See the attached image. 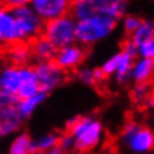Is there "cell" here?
Segmentation results:
<instances>
[{
    "label": "cell",
    "mask_w": 154,
    "mask_h": 154,
    "mask_svg": "<svg viewBox=\"0 0 154 154\" xmlns=\"http://www.w3.org/2000/svg\"><path fill=\"white\" fill-rule=\"evenodd\" d=\"M65 129L75 138V150L88 153L101 144L102 123L94 116H73L65 123Z\"/></svg>",
    "instance_id": "obj_1"
},
{
    "label": "cell",
    "mask_w": 154,
    "mask_h": 154,
    "mask_svg": "<svg viewBox=\"0 0 154 154\" xmlns=\"http://www.w3.org/2000/svg\"><path fill=\"white\" fill-rule=\"evenodd\" d=\"M128 0H75L71 14L77 21L82 18L101 14L114 20H119L125 16Z\"/></svg>",
    "instance_id": "obj_2"
},
{
    "label": "cell",
    "mask_w": 154,
    "mask_h": 154,
    "mask_svg": "<svg viewBox=\"0 0 154 154\" xmlns=\"http://www.w3.org/2000/svg\"><path fill=\"white\" fill-rule=\"evenodd\" d=\"M116 28V20L107 16L94 14L77 21V42L80 45L91 46L106 39L114 33Z\"/></svg>",
    "instance_id": "obj_3"
},
{
    "label": "cell",
    "mask_w": 154,
    "mask_h": 154,
    "mask_svg": "<svg viewBox=\"0 0 154 154\" xmlns=\"http://www.w3.org/2000/svg\"><path fill=\"white\" fill-rule=\"evenodd\" d=\"M42 35L51 42L57 50L76 43L77 41V20L72 14L45 22Z\"/></svg>",
    "instance_id": "obj_4"
},
{
    "label": "cell",
    "mask_w": 154,
    "mask_h": 154,
    "mask_svg": "<svg viewBox=\"0 0 154 154\" xmlns=\"http://www.w3.org/2000/svg\"><path fill=\"white\" fill-rule=\"evenodd\" d=\"M12 12L16 18L17 43H32L35 38L42 35L45 21L30 5L18 7L12 9Z\"/></svg>",
    "instance_id": "obj_5"
},
{
    "label": "cell",
    "mask_w": 154,
    "mask_h": 154,
    "mask_svg": "<svg viewBox=\"0 0 154 154\" xmlns=\"http://www.w3.org/2000/svg\"><path fill=\"white\" fill-rule=\"evenodd\" d=\"M122 140L132 153L145 154L154 149V131L136 122H128L122 129Z\"/></svg>",
    "instance_id": "obj_6"
},
{
    "label": "cell",
    "mask_w": 154,
    "mask_h": 154,
    "mask_svg": "<svg viewBox=\"0 0 154 154\" xmlns=\"http://www.w3.org/2000/svg\"><path fill=\"white\" fill-rule=\"evenodd\" d=\"M34 69L39 81L41 91L46 94L56 89L65 80V71H63L54 60L38 61L34 65Z\"/></svg>",
    "instance_id": "obj_7"
},
{
    "label": "cell",
    "mask_w": 154,
    "mask_h": 154,
    "mask_svg": "<svg viewBox=\"0 0 154 154\" xmlns=\"http://www.w3.org/2000/svg\"><path fill=\"white\" fill-rule=\"evenodd\" d=\"M75 0H32L30 7L45 22L71 14Z\"/></svg>",
    "instance_id": "obj_8"
},
{
    "label": "cell",
    "mask_w": 154,
    "mask_h": 154,
    "mask_svg": "<svg viewBox=\"0 0 154 154\" xmlns=\"http://www.w3.org/2000/svg\"><path fill=\"white\" fill-rule=\"evenodd\" d=\"M86 55H88V52H86L85 46L73 43V45L67 46V47L57 50L54 61L63 71H72V69L80 67L84 63Z\"/></svg>",
    "instance_id": "obj_9"
},
{
    "label": "cell",
    "mask_w": 154,
    "mask_h": 154,
    "mask_svg": "<svg viewBox=\"0 0 154 154\" xmlns=\"http://www.w3.org/2000/svg\"><path fill=\"white\" fill-rule=\"evenodd\" d=\"M21 85V67L7 64L0 73V93H8L18 97Z\"/></svg>",
    "instance_id": "obj_10"
},
{
    "label": "cell",
    "mask_w": 154,
    "mask_h": 154,
    "mask_svg": "<svg viewBox=\"0 0 154 154\" xmlns=\"http://www.w3.org/2000/svg\"><path fill=\"white\" fill-rule=\"evenodd\" d=\"M41 93V86L34 67H21V85L18 90V98L26 99Z\"/></svg>",
    "instance_id": "obj_11"
},
{
    "label": "cell",
    "mask_w": 154,
    "mask_h": 154,
    "mask_svg": "<svg viewBox=\"0 0 154 154\" xmlns=\"http://www.w3.org/2000/svg\"><path fill=\"white\" fill-rule=\"evenodd\" d=\"M0 41L5 46L17 43L16 18H14L12 9L2 8V12H0Z\"/></svg>",
    "instance_id": "obj_12"
},
{
    "label": "cell",
    "mask_w": 154,
    "mask_h": 154,
    "mask_svg": "<svg viewBox=\"0 0 154 154\" xmlns=\"http://www.w3.org/2000/svg\"><path fill=\"white\" fill-rule=\"evenodd\" d=\"M22 119L20 118L16 106H8L0 109V134L3 137L16 133L21 127Z\"/></svg>",
    "instance_id": "obj_13"
},
{
    "label": "cell",
    "mask_w": 154,
    "mask_h": 154,
    "mask_svg": "<svg viewBox=\"0 0 154 154\" xmlns=\"http://www.w3.org/2000/svg\"><path fill=\"white\" fill-rule=\"evenodd\" d=\"M5 57L9 64L25 67L32 60L33 54L29 43H13L5 46Z\"/></svg>",
    "instance_id": "obj_14"
},
{
    "label": "cell",
    "mask_w": 154,
    "mask_h": 154,
    "mask_svg": "<svg viewBox=\"0 0 154 154\" xmlns=\"http://www.w3.org/2000/svg\"><path fill=\"white\" fill-rule=\"evenodd\" d=\"M131 77L136 84H149L154 79V59L137 57Z\"/></svg>",
    "instance_id": "obj_15"
},
{
    "label": "cell",
    "mask_w": 154,
    "mask_h": 154,
    "mask_svg": "<svg viewBox=\"0 0 154 154\" xmlns=\"http://www.w3.org/2000/svg\"><path fill=\"white\" fill-rule=\"evenodd\" d=\"M29 45H30V48H32L33 57L37 59L38 61H48V60L55 59L57 48L43 35H39L38 38H35Z\"/></svg>",
    "instance_id": "obj_16"
},
{
    "label": "cell",
    "mask_w": 154,
    "mask_h": 154,
    "mask_svg": "<svg viewBox=\"0 0 154 154\" xmlns=\"http://www.w3.org/2000/svg\"><path fill=\"white\" fill-rule=\"evenodd\" d=\"M118 68H116V72L114 75V79L116 80V82L119 84H125L128 82L129 79H132V68H133V64L136 61L137 57L132 56L131 54L125 52L124 50L118 52Z\"/></svg>",
    "instance_id": "obj_17"
},
{
    "label": "cell",
    "mask_w": 154,
    "mask_h": 154,
    "mask_svg": "<svg viewBox=\"0 0 154 154\" xmlns=\"http://www.w3.org/2000/svg\"><path fill=\"white\" fill-rule=\"evenodd\" d=\"M46 97H47V94L43 93V91H41L39 94L34 95V97H30V98H26V99H20L18 103L16 105V110H17V112L22 120H25V119L32 116L37 107L43 103Z\"/></svg>",
    "instance_id": "obj_18"
},
{
    "label": "cell",
    "mask_w": 154,
    "mask_h": 154,
    "mask_svg": "<svg viewBox=\"0 0 154 154\" xmlns=\"http://www.w3.org/2000/svg\"><path fill=\"white\" fill-rule=\"evenodd\" d=\"M35 152L34 140L28 133H20L12 140L8 154H33Z\"/></svg>",
    "instance_id": "obj_19"
},
{
    "label": "cell",
    "mask_w": 154,
    "mask_h": 154,
    "mask_svg": "<svg viewBox=\"0 0 154 154\" xmlns=\"http://www.w3.org/2000/svg\"><path fill=\"white\" fill-rule=\"evenodd\" d=\"M128 38L132 42H134L137 46H140L144 43V42L154 38V21L142 20L140 26H138Z\"/></svg>",
    "instance_id": "obj_20"
},
{
    "label": "cell",
    "mask_w": 154,
    "mask_h": 154,
    "mask_svg": "<svg viewBox=\"0 0 154 154\" xmlns=\"http://www.w3.org/2000/svg\"><path fill=\"white\" fill-rule=\"evenodd\" d=\"M77 77H79V80L82 84H85L88 86L99 84L106 79V76L103 75L101 68H94V69L81 68V69H79V72H77Z\"/></svg>",
    "instance_id": "obj_21"
},
{
    "label": "cell",
    "mask_w": 154,
    "mask_h": 154,
    "mask_svg": "<svg viewBox=\"0 0 154 154\" xmlns=\"http://www.w3.org/2000/svg\"><path fill=\"white\" fill-rule=\"evenodd\" d=\"M59 137L60 134H57L55 132H48L41 136L39 138L34 140V148L35 152H48L50 149L55 148L59 145Z\"/></svg>",
    "instance_id": "obj_22"
},
{
    "label": "cell",
    "mask_w": 154,
    "mask_h": 154,
    "mask_svg": "<svg viewBox=\"0 0 154 154\" xmlns=\"http://www.w3.org/2000/svg\"><path fill=\"white\" fill-rule=\"evenodd\" d=\"M150 91H152L150 84H136L134 88L132 89V93H131V98L136 103L145 102L149 99Z\"/></svg>",
    "instance_id": "obj_23"
},
{
    "label": "cell",
    "mask_w": 154,
    "mask_h": 154,
    "mask_svg": "<svg viewBox=\"0 0 154 154\" xmlns=\"http://www.w3.org/2000/svg\"><path fill=\"white\" fill-rule=\"evenodd\" d=\"M141 18L137 17V16H133V14H128V16H124L123 17V29L124 32L131 35L134 30H136L138 26L141 24Z\"/></svg>",
    "instance_id": "obj_24"
},
{
    "label": "cell",
    "mask_w": 154,
    "mask_h": 154,
    "mask_svg": "<svg viewBox=\"0 0 154 154\" xmlns=\"http://www.w3.org/2000/svg\"><path fill=\"white\" fill-rule=\"evenodd\" d=\"M118 60H119V57H118V52H116V54H114L112 56H110L109 59L102 64L101 69L106 77H111V76L114 77L115 72H116V68H118Z\"/></svg>",
    "instance_id": "obj_25"
},
{
    "label": "cell",
    "mask_w": 154,
    "mask_h": 154,
    "mask_svg": "<svg viewBox=\"0 0 154 154\" xmlns=\"http://www.w3.org/2000/svg\"><path fill=\"white\" fill-rule=\"evenodd\" d=\"M138 47V57L144 59H154V38L144 42Z\"/></svg>",
    "instance_id": "obj_26"
},
{
    "label": "cell",
    "mask_w": 154,
    "mask_h": 154,
    "mask_svg": "<svg viewBox=\"0 0 154 154\" xmlns=\"http://www.w3.org/2000/svg\"><path fill=\"white\" fill-rule=\"evenodd\" d=\"M59 146L64 152L73 150L75 149V138H73V136L69 132H64L59 137Z\"/></svg>",
    "instance_id": "obj_27"
},
{
    "label": "cell",
    "mask_w": 154,
    "mask_h": 154,
    "mask_svg": "<svg viewBox=\"0 0 154 154\" xmlns=\"http://www.w3.org/2000/svg\"><path fill=\"white\" fill-rule=\"evenodd\" d=\"M2 3H3V8L14 9V8H18V7L30 5L32 0H2Z\"/></svg>",
    "instance_id": "obj_28"
},
{
    "label": "cell",
    "mask_w": 154,
    "mask_h": 154,
    "mask_svg": "<svg viewBox=\"0 0 154 154\" xmlns=\"http://www.w3.org/2000/svg\"><path fill=\"white\" fill-rule=\"evenodd\" d=\"M122 50H124L125 52L131 54V55L134 56V57H137V56H138V47H137V45L134 43V42L131 41L129 38H128V39H125L124 42H123Z\"/></svg>",
    "instance_id": "obj_29"
},
{
    "label": "cell",
    "mask_w": 154,
    "mask_h": 154,
    "mask_svg": "<svg viewBox=\"0 0 154 154\" xmlns=\"http://www.w3.org/2000/svg\"><path fill=\"white\" fill-rule=\"evenodd\" d=\"M45 154H65V152L60 148L59 145H57V146H55V148L50 149L48 152H45Z\"/></svg>",
    "instance_id": "obj_30"
},
{
    "label": "cell",
    "mask_w": 154,
    "mask_h": 154,
    "mask_svg": "<svg viewBox=\"0 0 154 154\" xmlns=\"http://www.w3.org/2000/svg\"><path fill=\"white\" fill-rule=\"evenodd\" d=\"M33 154H45V152H34Z\"/></svg>",
    "instance_id": "obj_31"
}]
</instances>
